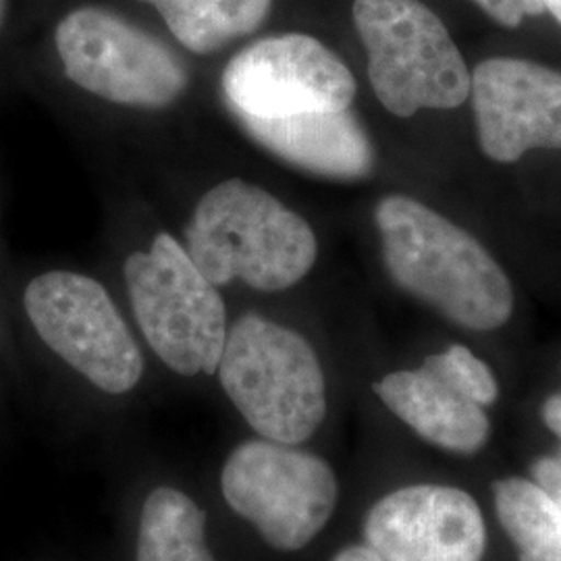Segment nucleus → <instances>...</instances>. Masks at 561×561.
<instances>
[{"mask_svg": "<svg viewBox=\"0 0 561 561\" xmlns=\"http://www.w3.org/2000/svg\"><path fill=\"white\" fill-rule=\"evenodd\" d=\"M231 121L261 152L312 178L366 180L377 164L375 144L352 108Z\"/></svg>", "mask_w": 561, "mask_h": 561, "instance_id": "nucleus-12", "label": "nucleus"}, {"mask_svg": "<svg viewBox=\"0 0 561 561\" xmlns=\"http://www.w3.org/2000/svg\"><path fill=\"white\" fill-rule=\"evenodd\" d=\"M495 505L520 561H561V514L537 482L505 479L495 484Z\"/></svg>", "mask_w": 561, "mask_h": 561, "instance_id": "nucleus-16", "label": "nucleus"}, {"mask_svg": "<svg viewBox=\"0 0 561 561\" xmlns=\"http://www.w3.org/2000/svg\"><path fill=\"white\" fill-rule=\"evenodd\" d=\"M333 561H382L368 545H354L343 549Z\"/></svg>", "mask_w": 561, "mask_h": 561, "instance_id": "nucleus-21", "label": "nucleus"}, {"mask_svg": "<svg viewBox=\"0 0 561 561\" xmlns=\"http://www.w3.org/2000/svg\"><path fill=\"white\" fill-rule=\"evenodd\" d=\"M4 11H7V0H0V25L4 21Z\"/></svg>", "mask_w": 561, "mask_h": 561, "instance_id": "nucleus-23", "label": "nucleus"}, {"mask_svg": "<svg viewBox=\"0 0 561 561\" xmlns=\"http://www.w3.org/2000/svg\"><path fill=\"white\" fill-rule=\"evenodd\" d=\"M375 391L422 439L447 451L474 454L489 439L491 424L482 405L463 398L424 366L382 377Z\"/></svg>", "mask_w": 561, "mask_h": 561, "instance_id": "nucleus-13", "label": "nucleus"}, {"mask_svg": "<svg viewBox=\"0 0 561 561\" xmlns=\"http://www.w3.org/2000/svg\"><path fill=\"white\" fill-rule=\"evenodd\" d=\"M181 241L219 289L240 283L259 294L296 287L319 261L310 221L262 183L213 181L192 204Z\"/></svg>", "mask_w": 561, "mask_h": 561, "instance_id": "nucleus-1", "label": "nucleus"}, {"mask_svg": "<svg viewBox=\"0 0 561 561\" xmlns=\"http://www.w3.org/2000/svg\"><path fill=\"white\" fill-rule=\"evenodd\" d=\"M545 11H551L553 18L561 23V0H542Z\"/></svg>", "mask_w": 561, "mask_h": 561, "instance_id": "nucleus-22", "label": "nucleus"}, {"mask_svg": "<svg viewBox=\"0 0 561 561\" xmlns=\"http://www.w3.org/2000/svg\"><path fill=\"white\" fill-rule=\"evenodd\" d=\"M204 528L206 516L196 503L161 486L144 503L136 561H215Z\"/></svg>", "mask_w": 561, "mask_h": 561, "instance_id": "nucleus-15", "label": "nucleus"}, {"mask_svg": "<svg viewBox=\"0 0 561 561\" xmlns=\"http://www.w3.org/2000/svg\"><path fill=\"white\" fill-rule=\"evenodd\" d=\"M422 366L479 405H489L500 396L491 368L463 345H451L443 354L428 356Z\"/></svg>", "mask_w": 561, "mask_h": 561, "instance_id": "nucleus-17", "label": "nucleus"}, {"mask_svg": "<svg viewBox=\"0 0 561 561\" xmlns=\"http://www.w3.org/2000/svg\"><path fill=\"white\" fill-rule=\"evenodd\" d=\"M482 152L520 161L528 150H561V73L522 59H489L470 73Z\"/></svg>", "mask_w": 561, "mask_h": 561, "instance_id": "nucleus-10", "label": "nucleus"}, {"mask_svg": "<svg viewBox=\"0 0 561 561\" xmlns=\"http://www.w3.org/2000/svg\"><path fill=\"white\" fill-rule=\"evenodd\" d=\"M542 421L561 439V393L545 401V405H542Z\"/></svg>", "mask_w": 561, "mask_h": 561, "instance_id": "nucleus-20", "label": "nucleus"}, {"mask_svg": "<svg viewBox=\"0 0 561 561\" xmlns=\"http://www.w3.org/2000/svg\"><path fill=\"white\" fill-rule=\"evenodd\" d=\"M382 561H481L484 520L460 489L416 484L377 503L364 524Z\"/></svg>", "mask_w": 561, "mask_h": 561, "instance_id": "nucleus-11", "label": "nucleus"}, {"mask_svg": "<svg viewBox=\"0 0 561 561\" xmlns=\"http://www.w3.org/2000/svg\"><path fill=\"white\" fill-rule=\"evenodd\" d=\"M356 94L358 81L340 55L298 32L248 42L219 78V99L231 119L352 108Z\"/></svg>", "mask_w": 561, "mask_h": 561, "instance_id": "nucleus-8", "label": "nucleus"}, {"mask_svg": "<svg viewBox=\"0 0 561 561\" xmlns=\"http://www.w3.org/2000/svg\"><path fill=\"white\" fill-rule=\"evenodd\" d=\"M222 495L262 539L280 551L312 541L337 505V479L327 461L285 443H241L222 466Z\"/></svg>", "mask_w": 561, "mask_h": 561, "instance_id": "nucleus-9", "label": "nucleus"}, {"mask_svg": "<svg viewBox=\"0 0 561 561\" xmlns=\"http://www.w3.org/2000/svg\"><path fill=\"white\" fill-rule=\"evenodd\" d=\"M123 285L141 337L181 377L217 373L229 333L227 304L178 233L157 229L123 256Z\"/></svg>", "mask_w": 561, "mask_h": 561, "instance_id": "nucleus-3", "label": "nucleus"}, {"mask_svg": "<svg viewBox=\"0 0 561 561\" xmlns=\"http://www.w3.org/2000/svg\"><path fill=\"white\" fill-rule=\"evenodd\" d=\"M535 482L551 497V502L558 505L561 514V460L556 458H542L533 466Z\"/></svg>", "mask_w": 561, "mask_h": 561, "instance_id": "nucleus-19", "label": "nucleus"}, {"mask_svg": "<svg viewBox=\"0 0 561 561\" xmlns=\"http://www.w3.org/2000/svg\"><path fill=\"white\" fill-rule=\"evenodd\" d=\"M27 319L41 340L85 381L123 396L144 377L134 331L102 280L80 271H46L23 291Z\"/></svg>", "mask_w": 561, "mask_h": 561, "instance_id": "nucleus-7", "label": "nucleus"}, {"mask_svg": "<svg viewBox=\"0 0 561 561\" xmlns=\"http://www.w3.org/2000/svg\"><path fill=\"white\" fill-rule=\"evenodd\" d=\"M375 225L385 268L405 294L474 331L497 329L512 317V283L466 229L403 194L379 201Z\"/></svg>", "mask_w": 561, "mask_h": 561, "instance_id": "nucleus-2", "label": "nucleus"}, {"mask_svg": "<svg viewBox=\"0 0 561 561\" xmlns=\"http://www.w3.org/2000/svg\"><path fill=\"white\" fill-rule=\"evenodd\" d=\"M150 4L171 38L194 57H210L259 32L273 0H141Z\"/></svg>", "mask_w": 561, "mask_h": 561, "instance_id": "nucleus-14", "label": "nucleus"}, {"mask_svg": "<svg viewBox=\"0 0 561 561\" xmlns=\"http://www.w3.org/2000/svg\"><path fill=\"white\" fill-rule=\"evenodd\" d=\"M486 15L505 27H518L524 18L545 13L542 0H474Z\"/></svg>", "mask_w": 561, "mask_h": 561, "instance_id": "nucleus-18", "label": "nucleus"}, {"mask_svg": "<svg viewBox=\"0 0 561 561\" xmlns=\"http://www.w3.org/2000/svg\"><path fill=\"white\" fill-rule=\"evenodd\" d=\"M55 48L67 81L113 108L157 115L192 92V69L180 50L113 9L69 11L55 27Z\"/></svg>", "mask_w": 561, "mask_h": 561, "instance_id": "nucleus-5", "label": "nucleus"}, {"mask_svg": "<svg viewBox=\"0 0 561 561\" xmlns=\"http://www.w3.org/2000/svg\"><path fill=\"white\" fill-rule=\"evenodd\" d=\"M245 422L268 442H308L327 414V382L310 341L245 312L229 324L215 373Z\"/></svg>", "mask_w": 561, "mask_h": 561, "instance_id": "nucleus-4", "label": "nucleus"}, {"mask_svg": "<svg viewBox=\"0 0 561 561\" xmlns=\"http://www.w3.org/2000/svg\"><path fill=\"white\" fill-rule=\"evenodd\" d=\"M354 25L368 57V81L401 119L422 108H456L470 96L460 48L421 0H354Z\"/></svg>", "mask_w": 561, "mask_h": 561, "instance_id": "nucleus-6", "label": "nucleus"}]
</instances>
